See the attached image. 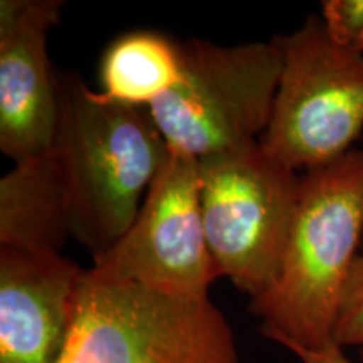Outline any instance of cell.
Returning a JSON list of instances; mask_svg holds the SVG:
<instances>
[{
  "label": "cell",
  "mask_w": 363,
  "mask_h": 363,
  "mask_svg": "<svg viewBox=\"0 0 363 363\" xmlns=\"http://www.w3.org/2000/svg\"><path fill=\"white\" fill-rule=\"evenodd\" d=\"M363 246V150L305 172L279 278L251 299L259 331L279 347L335 343L340 301Z\"/></svg>",
  "instance_id": "6da1fadb"
},
{
  "label": "cell",
  "mask_w": 363,
  "mask_h": 363,
  "mask_svg": "<svg viewBox=\"0 0 363 363\" xmlns=\"http://www.w3.org/2000/svg\"><path fill=\"white\" fill-rule=\"evenodd\" d=\"M51 148L69 194L72 238L93 257L123 238L170 155L148 110L111 101L76 72L59 74Z\"/></svg>",
  "instance_id": "7a4b0ae2"
},
{
  "label": "cell",
  "mask_w": 363,
  "mask_h": 363,
  "mask_svg": "<svg viewBox=\"0 0 363 363\" xmlns=\"http://www.w3.org/2000/svg\"><path fill=\"white\" fill-rule=\"evenodd\" d=\"M59 363H239V353L208 296H169L84 271Z\"/></svg>",
  "instance_id": "3957f363"
},
{
  "label": "cell",
  "mask_w": 363,
  "mask_h": 363,
  "mask_svg": "<svg viewBox=\"0 0 363 363\" xmlns=\"http://www.w3.org/2000/svg\"><path fill=\"white\" fill-rule=\"evenodd\" d=\"M182 78L148 108L172 153L201 160L257 142L269 126L283 54L269 43L182 44Z\"/></svg>",
  "instance_id": "277c9868"
},
{
  "label": "cell",
  "mask_w": 363,
  "mask_h": 363,
  "mask_svg": "<svg viewBox=\"0 0 363 363\" xmlns=\"http://www.w3.org/2000/svg\"><path fill=\"white\" fill-rule=\"evenodd\" d=\"M199 165L208 251L224 278L259 298L279 278L301 177L259 140L201 158Z\"/></svg>",
  "instance_id": "5b68a950"
},
{
  "label": "cell",
  "mask_w": 363,
  "mask_h": 363,
  "mask_svg": "<svg viewBox=\"0 0 363 363\" xmlns=\"http://www.w3.org/2000/svg\"><path fill=\"white\" fill-rule=\"evenodd\" d=\"M272 39L283 69L259 142L294 172L320 169L352 152L363 133V54L335 44L316 16Z\"/></svg>",
  "instance_id": "8992f818"
},
{
  "label": "cell",
  "mask_w": 363,
  "mask_h": 363,
  "mask_svg": "<svg viewBox=\"0 0 363 363\" xmlns=\"http://www.w3.org/2000/svg\"><path fill=\"white\" fill-rule=\"evenodd\" d=\"M88 272L169 296H208L222 272L207 246L197 158L170 152L133 224L108 251L93 257Z\"/></svg>",
  "instance_id": "52a82bcc"
},
{
  "label": "cell",
  "mask_w": 363,
  "mask_h": 363,
  "mask_svg": "<svg viewBox=\"0 0 363 363\" xmlns=\"http://www.w3.org/2000/svg\"><path fill=\"white\" fill-rule=\"evenodd\" d=\"M62 0L0 2V150L16 162L52 147L59 118V74L48 38Z\"/></svg>",
  "instance_id": "ba28073f"
},
{
  "label": "cell",
  "mask_w": 363,
  "mask_h": 363,
  "mask_svg": "<svg viewBox=\"0 0 363 363\" xmlns=\"http://www.w3.org/2000/svg\"><path fill=\"white\" fill-rule=\"evenodd\" d=\"M84 269L62 254L0 247V363H59Z\"/></svg>",
  "instance_id": "9c48e42d"
},
{
  "label": "cell",
  "mask_w": 363,
  "mask_h": 363,
  "mask_svg": "<svg viewBox=\"0 0 363 363\" xmlns=\"http://www.w3.org/2000/svg\"><path fill=\"white\" fill-rule=\"evenodd\" d=\"M69 238V194L54 150L16 162L0 180V247L62 254Z\"/></svg>",
  "instance_id": "30bf717a"
},
{
  "label": "cell",
  "mask_w": 363,
  "mask_h": 363,
  "mask_svg": "<svg viewBox=\"0 0 363 363\" xmlns=\"http://www.w3.org/2000/svg\"><path fill=\"white\" fill-rule=\"evenodd\" d=\"M182 44L157 30H131L108 45L99 65L101 93L148 110L182 78Z\"/></svg>",
  "instance_id": "8fae6325"
},
{
  "label": "cell",
  "mask_w": 363,
  "mask_h": 363,
  "mask_svg": "<svg viewBox=\"0 0 363 363\" xmlns=\"http://www.w3.org/2000/svg\"><path fill=\"white\" fill-rule=\"evenodd\" d=\"M335 343L342 348L360 347L363 350V251L353 262L343 288Z\"/></svg>",
  "instance_id": "7c38bea8"
},
{
  "label": "cell",
  "mask_w": 363,
  "mask_h": 363,
  "mask_svg": "<svg viewBox=\"0 0 363 363\" xmlns=\"http://www.w3.org/2000/svg\"><path fill=\"white\" fill-rule=\"evenodd\" d=\"M321 21L335 44L363 54V0H325Z\"/></svg>",
  "instance_id": "4fadbf2b"
},
{
  "label": "cell",
  "mask_w": 363,
  "mask_h": 363,
  "mask_svg": "<svg viewBox=\"0 0 363 363\" xmlns=\"http://www.w3.org/2000/svg\"><path fill=\"white\" fill-rule=\"evenodd\" d=\"M283 348L291 352L301 363H355L347 357L345 348L337 343H331L320 350H308L296 345H284Z\"/></svg>",
  "instance_id": "5bb4252c"
},
{
  "label": "cell",
  "mask_w": 363,
  "mask_h": 363,
  "mask_svg": "<svg viewBox=\"0 0 363 363\" xmlns=\"http://www.w3.org/2000/svg\"><path fill=\"white\" fill-rule=\"evenodd\" d=\"M362 357H363V350H362Z\"/></svg>",
  "instance_id": "9a60e30c"
}]
</instances>
